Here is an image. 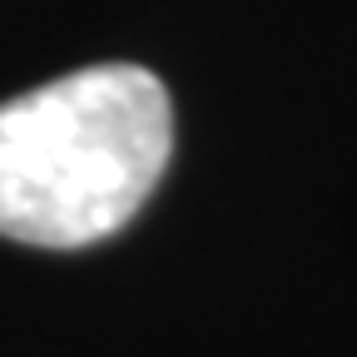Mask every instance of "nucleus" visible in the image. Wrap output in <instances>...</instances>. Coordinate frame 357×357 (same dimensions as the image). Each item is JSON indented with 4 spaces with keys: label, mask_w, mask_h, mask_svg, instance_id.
Instances as JSON below:
<instances>
[{
    "label": "nucleus",
    "mask_w": 357,
    "mask_h": 357,
    "mask_svg": "<svg viewBox=\"0 0 357 357\" xmlns=\"http://www.w3.org/2000/svg\"><path fill=\"white\" fill-rule=\"evenodd\" d=\"M174 154V105L144 65H89L0 105V238L84 248L144 208Z\"/></svg>",
    "instance_id": "1"
}]
</instances>
